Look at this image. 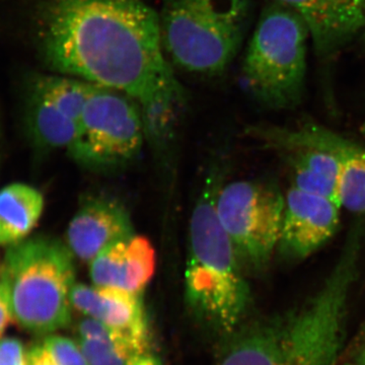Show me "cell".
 Returning a JSON list of instances; mask_svg holds the SVG:
<instances>
[{"label":"cell","mask_w":365,"mask_h":365,"mask_svg":"<svg viewBox=\"0 0 365 365\" xmlns=\"http://www.w3.org/2000/svg\"><path fill=\"white\" fill-rule=\"evenodd\" d=\"M38 28L52 71L124 93L141 111L181 106L160 16L143 0H39Z\"/></svg>","instance_id":"6da1fadb"},{"label":"cell","mask_w":365,"mask_h":365,"mask_svg":"<svg viewBox=\"0 0 365 365\" xmlns=\"http://www.w3.org/2000/svg\"><path fill=\"white\" fill-rule=\"evenodd\" d=\"M364 232V220L353 225L333 270L304 304L228 334L215 365H337Z\"/></svg>","instance_id":"7a4b0ae2"},{"label":"cell","mask_w":365,"mask_h":365,"mask_svg":"<svg viewBox=\"0 0 365 365\" xmlns=\"http://www.w3.org/2000/svg\"><path fill=\"white\" fill-rule=\"evenodd\" d=\"M217 190L211 177L192 212L185 287L190 307L228 335L241 324L250 290L241 262L216 213Z\"/></svg>","instance_id":"3957f363"},{"label":"cell","mask_w":365,"mask_h":365,"mask_svg":"<svg viewBox=\"0 0 365 365\" xmlns=\"http://www.w3.org/2000/svg\"><path fill=\"white\" fill-rule=\"evenodd\" d=\"M74 259L66 244L49 237L21 241L9 249L0 285L14 323L37 334L56 332L69 325L76 283Z\"/></svg>","instance_id":"277c9868"},{"label":"cell","mask_w":365,"mask_h":365,"mask_svg":"<svg viewBox=\"0 0 365 365\" xmlns=\"http://www.w3.org/2000/svg\"><path fill=\"white\" fill-rule=\"evenodd\" d=\"M249 18V0H165L163 50L182 71L217 76L241 49Z\"/></svg>","instance_id":"5b68a950"},{"label":"cell","mask_w":365,"mask_h":365,"mask_svg":"<svg viewBox=\"0 0 365 365\" xmlns=\"http://www.w3.org/2000/svg\"><path fill=\"white\" fill-rule=\"evenodd\" d=\"M311 34L297 11L270 0L250 40L242 76L255 98L273 109L299 105L304 95Z\"/></svg>","instance_id":"8992f818"},{"label":"cell","mask_w":365,"mask_h":365,"mask_svg":"<svg viewBox=\"0 0 365 365\" xmlns=\"http://www.w3.org/2000/svg\"><path fill=\"white\" fill-rule=\"evenodd\" d=\"M145 133L140 108L119 91L93 85L68 153L91 170H114L133 162Z\"/></svg>","instance_id":"52a82bcc"},{"label":"cell","mask_w":365,"mask_h":365,"mask_svg":"<svg viewBox=\"0 0 365 365\" xmlns=\"http://www.w3.org/2000/svg\"><path fill=\"white\" fill-rule=\"evenodd\" d=\"M285 197L266 182L235 181L218 188L216 213L242 266L268 267L279 244Z\"/></svg>","instance_id":"ba28073f"},{"label":"cell","mask_w":365,"mask_h":365,"mask_svg":"<svg viewBox=\"0 0 365 365\" xmlns=\"http://www.w3.org/2000/svg\"><path fill=\"white\" fill-rule=\"evenodd\" d=\"M256 131L264 145L287 165L292 187L337 201L341 163L351 140L313 123L297 128L261 127Z\"/></svg>","instance_id":"9c48e42d"},{"label":"cell","mask_w":365,"mask_h":365,"mask_svg":"<svg viewBox=\"0 0 365 365\" xmlns=\"http://www.w3.org/2000/svg\"><path fill=\"white\" fill-rule=\"evenodd\" d=\"M340 205L328 197L290 187L277 250L285 260H304L335 235Z\"/></svg>","instance_id":"30bf717a"},{"label":"cell","mask_w":365,"mask_h":365,"mask_svg":"<svg viewBox=\"0 0 365 365\" xmlns=\"http://www.w3.org/2000/svg\"><path fill=\"white\" fill-rule=\"evenodd\" d=\"M133 234L123 204L110 197H88L69 223L66 246L74 258L90 264L103 250Z\"/></svg>","instance_id":"8fae6325"},{"label":"cell","mask_w":365,"mask_h":365,"mask_svg":"<svg viewBox=\"0 0 365 365\" xmlns=\"http://www.w3.org/2000/svg\"><path fill=\"white\" fill-rule=\"evenodd\" d=\"M294 9L306 21L314 50L329 58L365 28V0H273Z\"/></svg>","instance_id":"7c38bea8"},{"label":"cell","mask_w":365,"mask_h":365,"mask_svg":"<svg viewBox=\"0 0 365 365\" xmlns=\"http://www.w3.org/2000/svg\"><path fill=\"white\" fill-rule=\"evenodd\" d=\"M88 265L96 287L141 294L155 275L157 255L148 237L133 234L103 250Z\"/></svg>","instance_id":"4fadbf2b"},{"label":"cell","mask_w":365,"mask_h":365,"mask_svg":"<svg viewBox=\"0 0 365 365\" xmlns=\"http://www.w3.org/2000/svg\"><path fill=\"white\" fill-rule=\"evenodd\" d=\"M71 304L86 317L150 345L148 317L141 294L76 283L72 288Z\"/></svg>","instance_id":"5bb4252c"},{"label":"cell","mask_w":365,"mask_h":365,"mask_svg":"<svg viewBox=\"0 0 365 365\" xmlns=\"http://www.w3.org/2000/svg\"><path fill=\"white\" fill-rule=\"evenodd\" d=\"M44 209L41 192L26 184L0 190V245L23 241L39 222Z\"/></svg>","instance_id":"9a60e30c"},{"label":"cell","mask_w":365,"mask_h":365,"mask_svg":"<svg viewBox=\"0 0 365 365\" xmlns=\"http://www.w3.org/2000/svg\"><path fill=\"white\" fill-rule=\"evenodd\" d=\"M26 124L34 140L48 150H66L68 153L78 133V122L33 91L29 100Z\"/></svg>","instance_id":"2e32d148"},{"label":"cell","mask_w":365,"mask_h":365,"mask_svg":"<svg viewBox=\"0 0 365 365\" xmlns=\"http://www.w3.org/2000/svg\"><path fill=\"white\" fill-rule=\"evenodd\" d=\"M91 88L90 83L60 74L38 76L32 91L78 124Z\"/></svg>","instance_id":"e0dca14e"},{"label":"cell","mask_w":365,"mask_h":365,"mask_svg":"<svg viewBox=\"0 0 365 365\" xmlns=\"http://www.w3.org/2000/svg\"><path fill=\"white\" fill-rule=\"evenodd\" d=\"M336 200L357 215H365V148L351 143L341 163Z\"/></svg>","instance_id":"ac0fdd59"},{"label":"cell","mask_w":365,"mask_h":365,"mask_svg":"<svg viewBox=\"0 0 365 365\" xmlns=\"http://www.w3.org/2000/svg\"><path fill=\"white\" fill-rule=\"evenodd\" d=\"M78 345L88 365H127L139 356L135 347L124 338L117 339H83Z\"/></svg>","instance_id":"d6986e66"},{"label":"cell","mask_w":365,"mask_h":365,"mask_svg":"<svg viewBox=\"0 0 365 365\" xmlns=\"http://www.w3.org/2000/svg\"><path fill=\"white\" fill-rule=\"evenodd\" d=\"M43 345L59 365H88L78 343L60 335L45 338Z\"/></svg>","instance_id":"ffe728a7"},{"label":"cell","mask_w":365,"mask_h":365,"mask_svg":"<svg viewBox=\"0 0 365 365\" xmlns=\"http://www.w3.org/2000/svg\"><path fill=\"white\" fill-rule=\"evenodd\" d=\"M0 365H28L25 348L20 340L16 338L0 340Z\"/></svg>","instance_id":"44dd1931"},{"label":"cell","mask_w":365,"mask_h":365,"mask_svg":"<svg viewBox=\"0 0 365 365\" xmlns=\"http://www.w3.org/2000/svg\"><path fill=\"white\" fill-rule=\"evenodd\" d=\"M28 365H59L44 345H35L26 353Z\"/></svg>","instance_id":"7402d4cb"},{"label":"cell","mask_w":365,"mask_h":365,"mask_svg":"<svg viewBox=\"0 0 365 365\" xmlns=\"http://www.w3.org/2000/svg\"><path fill=\"white\" fill-rule=\"evenodd\" d=\"M11 323H14V321L11 307L4 287L0 285V337L4 335Z\"/></svg>","instance_id":"603a6c76"},{"label":"cell","mask_w":365,"mask_h":365,"mask_svg":"<svg viewBox=\"0 0 365 365\" xmlns=\"http://www.w3.org/2000/svg\"><path fill=\"white\" fill-rule=\"evenodd\" d=\"M127 365H163V362L160 361V359L158 357L155 356V355L148 354V353H145V354L139 355V356L135 357L129 361V364Z\"/></svg>","instance_id":"cb8c5ba5"},{"label":"cell","mask_w":365,"mask_h":365,"mask_svg":"<svg viewBox=\"0 0 365 365\" xmlns=\"http://www.w3.org/2000/svg\"><path fill=\"white\" fill-rule=\"evenodd\" d=\"M355 362L359 365H365V347L359 352V354L357 355V359L355 360Z\"/></svg>","instance_id":"d4e9b609"},{"label":"cell","mask_w":365,"mask_h":365,"mask_svg":"<svg viewBox=\"0 0 365 365\" xmlns=\"http://www.w3.org/2000/svg\"><path fill=\"white\" fill-rule=\"evenodd\" d=\"M359 338L361 342L365 343V322L364 325L361 327V330H360Z\"/></svg>","instance_id":"484cf974"},{"label":"cell","mask_w":365,"mask_h":365,"mask_svg":"<svg viewBox=\"0 0 365 365\" xmlns=\"http://www.w3.org/2000/svg\"><path fill=\"white\" fill-rule=\"evenodd\" d=\"M345 365H359V364H356V362H351V364H346Z\"/></svg>","instance_id":"4316f807"}]
</instances>
